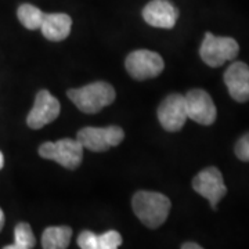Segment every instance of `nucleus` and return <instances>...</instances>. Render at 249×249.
<instances>
[{
    "mask_svg": "<svg viewBox=\"0 0 249 249\" xmlns=\"http://www.w3.org/2000/svg\"><path fill=\"white\" fill-rule=\"evenodd\" d=\"M170 206L169 198L155 191H137L132 199L134 214L148 229H158L166 222Z\"/></svg>",
    "mask_w": 249,
    "mask_h": 249,
    "instance_id": "1",
    "label": "nucleus"
},
{
    "mask_svg": "<svg viewBox=\"0 0 249 249\" xmlns=\"http://www.w3.org/2000/svg\"><path fill=\"white\" fill-rule=\"evenodd\" d=\"M67 96L85 114H97L115 101V89L107 82H93L79 89H70Z\"/></svg>",
    "mask_w": 249,
    "mask_h": 249,
    "instance_id": "2",
    "label": "nucleus"
},
{
    "mask_svg": "<svg viewBox=\"0 0 249 249\" xmlns=\"http://www.w3.org/2000/svg\"><path fill=\"white\" fill-rule=\"evenodd\" d=\"M240 53V45L235 39L229 36H214L211 32L205 34L202 45L199 47V55L202 61L212 67H222L224 62L231 61Z\"/></svg>",
    "mask_w": 249,
    "mask_h": 249,
    "instance_id": "3",
    "label": "nucleus"
},
{
    "mask_svg": "<svg viewBox=\"0 0 249 249\" xmlns=\"http://www.w3.org/2000/svg\"><path fill=\"white\" fill-rule=\"evenodd\" d=\"M39 155L45 160H55L67 169H76L83 160V145L73 139L47 142L39 147Z\"/></svg>",
    "mask_w": 249,
    "mask_h": 249,
    "instance_id": "4",
    "label": "nucleus"
},
{
    "mask_svg": "<svg viewBox=\"0 0 249 249\" xmlns=\"http://www.w3.org/2000/svg\"><path fill=\"white\" fill-rule=\"evenodd\" d=\"M124 139V132L119 126L108 127H83L78 132L76 140L93 152H103L119 145Z\"/></svg>",
    "mask_w": 249,
    "mask_h": 249,
    "instance_id": "5",
    "label": "nucleus"
},
{
    "mask_svg": "<svg viewBox=\"0 0 249 249\" xmlns=\"http://www.w3.org/2000/svg\"><path fill=\"white\" fill-rule=\"evenodd\" d=\"M124 67L133 79L145 80L160 75L165 68V62L160 54L151 50H136L127 55Z\"/></svg>",
    "mask_w": 249,
    "mask_h": 249,
    "instance_id": "6",
    "label": "nucleus"
},
{
    "mask_svg": "<svg viewBox=\"0 0 249 249\" xmlns=\"http://www.w3.org/2000/svg\"><path fill=\"white\" fill-rule=\"evenodd\" d=\"M193 188L199 196L209 201L211 208L213 211L217 209V204L227 194V187L224 184L222 172L214 166H209L201 170L193 178Z\"/></svg>",
    "mask_w": 249,
    "mask_h": 249,
    "instance_id": "7",
    "label": "nucleus"
},
{
    "mask_svg": "<svg viewBox=\"0 0 249 249\" xmlns=\"http://www.w3.org/2000/svg\"><path fill=\"white\" fill-rule=\"evenodd\" d=\"M184 98L188 119L205 126H209L216 121L217 109L208 91L202 89H193L187 93Z\"/></svg>",
    "mask_w": 249,
    "mask_h": 249,
    "instance_id": "8",
    "label": "nucleus"
},
{
    "mask_svg": "<svg viewBox=\"0 0 249 249\" xmlns=\"http://www.w3.org/2000/svg\"><path fill=\"white\" fill-rule=\"evenodd\" d=\"M157 115L160 119L162 127L166 132H178L184 124L187 119V109H186V98L181 94L173 93L165 98L160 106L158 107Z\"/></svg>",
    "mask_w": 249,
    "mask_h": 249,
    "instance_id": "9",
    "label": "nucleus"
},
{
    "mask_svg": "<svg viewBox=\"0 0 249 249\" xmlns=\"http://www.w3.org/2000/svg\"><path fill=\"white\" fill-rule=\"evenodd\" d=\"M61 106L50 91L40 90L35 97L34 107L27 116V124L31 129H42L46 124L54 122L60 115Z\"/></svg>",
    "mask_w": 249,
    "mask_h": 249,
    "instance_id": "10",
    "label": "nucleus"
},
{
    "mask_svg": "<svg viewBox=\"0 0 249 249\" xmlns=\"http://www.w3.org/2000/svg\"><path fill=\"white\" fill-rule=\"evenodd\" d=\"M142 18L151 27L172 29L178 22V10L169 0H151L142 9Z\"/></svg>",
    "mask_w": 249,
    "mask_h": 249,
    "instance_id": "11",
    "label": "nucleus"
},
{
    "mask_svg": "<svg viewBox=\"0 0 249 249\" xmlns=\"http://www.w3.org/2000/svg\"><path fill=\"white\" fill-rule=\"evenodd\" d=\"M224 83L232 100L249 101V67L242 61L232 62L224 72Z\"/></svg>",
    "mask_w": 249,
    "mask_h": 249,
    "instance_id": "12",
    "label": "nucleus"
},
{
    "mask_svg": "<svg viewBox=\"0 0 249 249\" xmlns=\"http://www.w3.org/2000/svg\"><path fill=\"white\" fill-rule=\"evenodd\" d=\"M72 18L64 13H52L45 14L40 31L47 40L50 42H61L67 39L71 34Z\"/></svg>",
    "mask_w": 249,
    "mask_h": 249,
    "instance_id": "13",
    "label": "nucleus"
},
{
    "mask_svg": "<svg viewBox=\"0 0 249 249\" xmlns=\"http://www.w3.org/2000/svg\"><path fill=\"white\" fill-rule=\"evenodd\" d=\"M72 237V229L68 226L47 227L42 235V247L45 249L68 248Z\"/></svg>",
    "mask_w": 249,
    "mask_h": 249,
    "instance_id": "14",
    "label": "nucleus"
},
{
    "mask_svg": "<svg viewBox=\"0 0 249 249\" xmlns=\"http://www.w3.org/2000/svg\"><path fill=\"white\" fill-rule=\"evenodd\" d=\"M18 19L24 27L29 31H36L42 25V21L45 17V13L40 9H37L34 4L24 3L18 7L17 11Z\"/></svg>",
    "mask_w": 249,
    "mask_h": 249,
    "instance_id": "15",
    "label": "nucleus"
},
{
    "mask_svg": "<svg viewBox=\"0 0 249 249\" xmlns=\"http://www.w3.org/2000/svg\"><path fill=\"white\" fill-rule=\"evenodd\" d=\"M16 241L4 249H31L35 247V235L28 223H18L14 230Z\"/></svg>",
    "mask_w": 249,
    "mask_h": 249,
    "instance_id": "16",
    "label": "nucleus"
},
{
    "mask_svg": "<svg viewBox=\"0 0 249 249\" xmlns=\"http://www.w3.org/2000/svg\"><path fill=\"white\" fill-rule=\"evenodd\" d=\"M122 244L121 234L115 230L103 232L98 235V249H116Z\"/></svg>",
    "mask_w": 249,
    "mask_h": 249,
    "instance_id": "17",
    "label": "nucleus"
},
{
    "mask_svg": "<svg viewBox=\"0 0 249 249\" xmlns=\"http://www.w3.org/2000/svg\"><path fill=\"white\" fill-rule=\"evenodd\" d=\"M78 247L82 249H98V235L91 231H82L78 237Z\"/></svg>",
    "mask_w": 249,
    "mask_h": 249,
    "instance_id": "18",
    "label": "nucleus"
},
{
    "mask_svg": "<svg viewBox=\"0 0 249 249\" xmlns=\"http://www.w3.org/2000/svg\"><path fill=\"white\" fill-rule=\"evenodd\" d=\"M234 152L237 158L242 162H249V132L241 137L238 142H235Z\"/></svg>",
    "mask_w": 249,
    "mask_h": 249,
    "instance_id": "19",
    "label": "nucleus"
},
{
    "mask_svg": "<svg viewBox=\"0 0 249 249\" xmlns=\"http://www.w3.org/2000/svg\"><path fill=\"white\" fill-rule=\"evenodd\" d=\"M202 247L199 245V244H196V242H186V244H183L181 245V249H201Z\"/></svg>",
    "mask_w": 249,
    "mask_h": 249,
    "instance_id": "20",
    "label": "nucleus"
},
{
    "mask_svg": "<svg viewBox=\"0 0 249 249\" xmlns=\"http://www.w3.org/2000/svg\"><path fill=\"white\" fill-rule=\"evenodd\" d=\"M3 226H4V213H3V211L0 209V231H1V229H3Z\"/></svg>",
    "mask_w": 249,
    "mask_h": 249,
    "instance_id": "21",
    "label": "nucleus"
},
{
    "mask_svg": "<svg viewBox=\"0 0 249 249\" xmlns=\"http://www.w3.org/2000/svg\"><path fill=\"white\" fill-rule=\"evenodd\" d=\"M3 165H4V157H3V154L0 151V169L3 168Z\"/></svg>",
    "mask_w": 249,
    "mask_h": 249,
    "instance_id": "22",
    "label": "nucleus"
}]
</instances>
